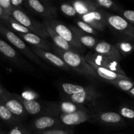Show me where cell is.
Here are the masks:
<instances>
[{
    "instance_id": "obj_41",
    "label": "cell",
    "mask_w": 134,
    "mask_h": 134,
    "mask_svg": "<svg viewBox=\"0 0 134 134\" xmlns=\"http://www.w3.org/2000/svg\"><path fill=\"white\" fill-rule=\"evenodd\" d=\"M0 134H5L3 133V132H0Z\"/></svg>"
},
{
    "instance_id": "obj_3",
    "label": "cell",
    "mask_w": 134,
    "mask_h": 134,
    "mask_svg": "<svg viewBox=\"0 0 134 134\" xmlns=\"http://www.w3.org/2000/svg\"><path fill=\"white\" fill-rule=\"evenodd\" d=\"M10 16L14 18L15 20L19 22L24 26L27 27L31 32L47 39L48 37V35L43 23H40L35 20L31 16L26 14L20 8H14L12 9Z\"/></svg>"
},
{
    "instance_id": "obj_23",
    "label": "cell",
    "mask_w": 134,
    "mask_h": 134,
    "mask_svg": "<svg viewBox=\"0 0 134 134\" xmlns=\"http://www.w3.org/2000/svg\"><path fill=\"white\" fill-rule=\"evenodd\" d=\"M17 96L23 104L27 114L36 115L43 112V105L37 102V100H26L18 94H17Z\"/></svg>"
},
{
    "instance_id": "obj_7",
    "label": "cell",
    "mask_w": 134,
    "mask_h": 134,
    "mask_svg": "<svg viewBox=\"0 0 134 134\" xmlns=\"http://www.w3.org/2000/svg\"><path fill=\"white\" fill-rule=\"evenodd\" d=\"M85 60L88 63H92L95 65L103 67L112 71L122 75L127 76L126 73L122 68L120 61L111 58L107 57L97 53H89L85 56Z\"/></svg>"
},
{
    "instance_id": "obj_27",
    "label": "cell",
    "mask_w": 134,
    "mask_h": 134,
    "mask_svg": "<svg viewBox=\"0 0 134 134\" xmlns=\"http://www.w3.org/2000/svg\"><path fill=\"white\" fill-rule=\"evenodd\" d=\"M61 86L63 91L69 96L84 91V90H86L88 87V86H82V85H75V84L69 83V82L62 83Z\"/></svg>"
},
{
    "instance_id": "obj_35",
    "label": "cell",
    "mask_w": 134,
    "mask_h": 134,
    "mask_svg": "<svg viewBox=\"0 0 134 134\" xmlns=\"http://www.w3.org/2000/svg\"><path fill=\"white\" fill-rule=\"evenodd\" d=\"M121 16L125 18L131 24L134 26V10H120Z\"/></svg>"
},
{
    "instance_id": "obj_9",
    "label": "cell",
    "mask_w": 134,
    "mask_h": 134,
    "mask_svg": "<svg viewBox=\"0 0 134 134\" xmlns=\"http://www.w3.org/2000/svg\"><path fill=\"white\" fill-rule=\"evenodd\" d=\"M0 56L16 66L26 70H31L32 67L21 57L16 50L0 38Z\"/></svg>"
},
{
    "instance_id": "obj_28",
    "label": "cell",
    "mask_w": 134,
    "mask_h": 134,
    "mask_svg": "<svg viewBox=\"0 0 134 134\" xmlns=\"http://www.w3.org/2000/svg\"><path fill=\"white\" fill-rule=\"evenodd\" d=\"M3 25H5V26H7L8 28L10 29L14 32H16L17 34H27V33L31 32L27 27L20 24L11 16L9 17V19L8 20L7 22Z\"/></svg>"
},
{
    "instance_id": "obj_14",
    "label": "cell",
    "mask_w": 134,
    "mask_h": 134,
    "mask_svg": "<svg viewBox=\"0 0 134 134\" xmlns=\"http://www.w3.org/2000/svg\"><path fill=\"white\" fill-rule=\"evenodd\" d=\"M81 20L86 22L98 31H103L107 26L105 12L101 10H94L79 16Z\"/></svg>"
},
{
    "instance_id": "obj_5",
    "label": "cell",
    "mask_w": 134,
    "mask_h": 134,
    "mask_svg": "<svg viewBox=\"0 0 134 134\" xmlns=\"http://www.w3.org/2000/svg\"><path fill=\"white\" fill-rule=\"evenodd\" d=\"M85 110L88 111L84 105L77 104L71 101H63L60 102H48L43 106V112L47 115L56 116L63 114H69L76 111Z\"/></svg>"
},
{
    "instance_id": "obj_38",
    "label": "cell",
    "mask_w": 134,
    "mask_h": 134,
    "mask_svg": "<svg viewBox=\"0 0 134 134\" xmlns=\"http://www.w3.org/2000/svg\"><path fill=\"white\" fill-rule=\"evenodd\" d=\"M9 17L10 16L5 11L2 7L0 5V22L2 23L3 24H5L9 19Z\"/></svg>"
},
{
    "instance_id": "obj_4",
    "label": "cell",
    "mask_w": 134,
    "mask_h": 134,
    "mask_svg": "<svg viewBox=\"0 0 134 134\" xmlns=\"http://www.w3.org/2000/svg\"><path fill=\"white\" fill-rule=\"evenodd\" d=\"M43 24L47 25L52 29L57 34L70 43L80 52L84 51V47L77 39L75 34L66 25L56 18H44Z\"/></svg>"
},
{
    "instance_id": "obj_12",
    "label": "cell",
    "mask_w": 134,
    "mask_h": 134,
    "mask_svg": "<svg viewBox=\"0 0 134 134\" xmlns=\"http://www.w3.org/2000/svg\"><path fill=\"white\" fill-rule=\"evenodd\" d=\"M63 124L59 118L51 115H43L37 118L31 124L33 129L37 132L51 129H62Z\"/></svg>"
},
{
    "instance_id": "obj_20",
    "label": "cell",
    "mask_w": 134,
    "mask_h": 134,
    "mask_svg": "<svg viewBox=\"0 0 134 134\" xmlns=\"http://www.w3.org/2000/svg\"><path fill=\"white\" fill-rule=\"evenodd\" d=\"M44 26L46 29V31L48 33V36H49L52 39V41H53L54 43V45H56V47L61 48V49L65 50V51H73V52H79V53H81L78 50L76 49V48H75L74 47H73L70 43H68V42L67 41H65L64 38H62L61 36H60L58 34H56L51 27L47 26V25H44Z\"/></svg>"
},
{
    "instance_id": "obj_25",
    "label": "cell",
    "mask_w": 134,
    "mask_h": 134,
    "mask_svg": "<svg viewBox=\"0 0 134 134\" xmlns=\"http://www.w3.org/2000/svg\"><path fill=\"white\" fill-rule=\"evenodd\" d=\"M116 49L123 56H127L134 51V42L133 39H128L120 40L115 44Z\"/></svg>"
},
{
    "instance_id": "obj_36",
    "label": "cell",
    "mask_w": 134,
    "mask_h": 134,
    "mask_svg": "<svg viewBox=\"0 0 134 134\" xmlns=\"http://www.w3.org/2000/svg\"><path fill=\"white\" fill-rule=\"evenodd\" d=\"M38 134H71L70 132L63 129H51L37 132Z\"/></svg>"
},
{
    "instance_id": "obj_10",
    "label": "cell",
    "mask_w": 134,
    "mask_h": 134,
    "mask_svg": "<svg viewBox=\"0 0 134 134\" xmlns=\"http://www.w3.org/2000/svg\"><path fill=\"white\" fill-rule=\"evenodd\" d=\"M24 3L30 10L44 18H55L57 16L56 8L43 0H26Z\"/></svg>"
},
{
    "instance_id": "obj_29",
    "label": "cell",
    "mask_w": 134,
    "mask_h": 134,
    "mask_svg": "<svg viewBox=\"0 0 134 134\" xmlns=\"http://www.w3.org/2000/svg\"><path fill=\"white\" fill-rule=\"evenodd\" d=\"M90 1L99 8L110 9V10L119 12L122 10L121 8L114 0H90Z\"/></svg>"
},
{
    "instance_id": "obj_40",
    "label": "cell",
    "mask_w": 134,
    "mask_h": 134,
    "mask_svg": "<svg viewBox=\"0 0 134 134\" xmlns=\"http://www.w3.org/2000/svg\"><path fill=\"white\" fill-rule=\"evenodd\" d=\"M128 93L130 94V95L132 96V97H133V98H134V87L132 89V90H130V91L128 92Z\"/></svg>"
},
{
    "instance_id": "obj_30",
    "label": "cell",
    "mask_w": 134,
    "mask_h": 134,
    "mask_svg": "<svg viewBox=\"0 0 134 134\" xmlns=\"http://www.w3.org/2000/svg\"><path fill=\"white\" fill-rule=\"evenodd\" d=\"M76 24L80 30H81L86 34H88L90 35H96L97 33H98V30H96L95 28L92 27L90 25H89L88 24L81 20H76Z\"/></svg>"
},
{
    "instance_id": "obj_31",
    "label": "cell",
    "mask_w": 134,
    "mask_h": 134,
    "mask_svg": "<svg viewBox=\"0 0 134 134\" xmlns=\"http://www.w3.org/2000/svg\"><path fill=\"white\" fill-rule=\"evenodd\" d=\"M118 113L124 119L134 120V108L126 105H122L119 107Z\"/></svg>"
},
{
    "instance_id": "obj_16",
    "label": "cell",
    "mask_w": 134,
    "mask_h": 134,
    "mask_svg": "<svg viewBox=\"0 0 134 134\" xmlns=\"http://www.w3.org/2000/svg\"><path fill=\"white\" fill-rule=\"evenodd\" d=\"M94 118L99 122L108 126H119L125 124L124 118L119 113L102 111L94 115Z\"/></svg>"
},
{
    "instance_id": "obj_18",
    "label": "cell",
    "mask_w": 134,
    "mask_h": 134,
    "mask_svg": "<svg viewBox=\"0 0 134 134\" xmlns=\"http://www.w3.org/2000/svg\"><path fill=\"white\" fill-rule=\"evenodd\" d=\"M93 49L96 53L111 58L119 61H120L121 60V54L116 49V47L108 42L103 41L98 42Z\"/></svg>"
},
{
    "instance_id": "obj_42",
    "label": "cell",
    "mask_w": 134,
    "mask_h": 134,
    "mask_svg": "<svg viewBox=\"0 0 134 134\" xmlns=\"http://www.w3.org/2000/svg\"><path fill=\"white\" fill-rule=\"evenodd\" d=\"M43 1H47V0H43Z\"/></svg>"
},
{
    "instance_id": "obj_22",
    "label": "cell",
    "mask_w": 134,
    "mask_h": 134,
    "mask_svg": "<svg viewBox=\"0 0 134 134\" xmlns=\"http://www.w3.org/2000/svg\"><path fill=\"white\" fill-rule=\"evenodd\" d=\"M71 4L75 9L79 16L101 9L90 0H73Z\"/></svg>"
},
{
    "instance_id": "obj_39",
    "label": "cell",
    "mask_w": 134,
    "mask_h": 134,
    "mask_svg": "<svg viewBox=\"0 0 134 134\" xmlns=\"http://www.w3.org/2000/svg\"><path fill=\"white\" fill-rule=\"evenodd\" d=\"M26 0H11L12 7L14 8H20V6Z\"/></svg>"
},
{
    "instance_id": "obj_15",
    "label": "cell",
    "mask_w": 134,
    "mask_h": 134,
    "mask_svg": "<svg viewBox=\"0 0 134 134\" xmlns=\"http://www.w3.org/2000/svg\"><path fill=\"white\" fill-rule=\"evenodd\" d=\"M31 48L41 59H43L44 61L48 62L54 66L65 71L71 70V68L56 54H54L50 51H44L41 48H36V47H31Z\"/></svg>"
},
{
    "instance_id": "obj_8",
    "label": "cell",
    "mask_w": 134,
    "mask_h": 134,
    "mask_svg": "<svg viewBox=\"0 0 134 134\" xmlns=\"http://www.w3.org/2000/svg\"><path fill=\"white\" fill-rule=\"evenodd\" d=\"M0 102L3 103L7 108L18 119L27 117V113L16 94H12L3 90L0 96Z\"/></svg>"
},
{
    "instance_id": "obj_1",
    "label": "cell",
    "mask_w": 134,
    "mask_h": 134,
    "mask_svg": "<svg viewBox=\"0 0 134 134\" xmlns=\"http://www.w3.org/2000/svg\"><path fill=\"white\" fill-rule=\"evenodd\" d=\"M52 48L55 54L58 55L71 69H73L79 74L82 75L92 81L100 79L94 69L86 62L85 57L82 56L81 53L70 51H65L58 48L56 45L52 47Z\"/></svg>"
},
{
    "instance_id": "obj_17",
    "label": "cell",
    "mask_w": 134,
    "mask_h": 134,
    "mask_svg": "<svg viewBox=\"0 0 134 134\" xmlns=\"http://www.w3.org/2000/svg\"><path fill=\"white\" fill-rule=\"evenodd\" d=\"M17 35L26 43L30 44L31 47L41 48L44 51H49L51 50V44L47 39L33 32L27 34H17Z\"/></svg>"
},
{
    "instance_id": "obj_37",
    "label": "cell",
    "mask_w": 134,
    "mask_h": 134,
    "mask_svg": "<svg viewBox=\"0 0 134 134\" xmlns=\"http://www.w3.org/2000/svg\"><path fill=\"white\" fill-rule=\"evenodd\" d=\"M0 5L2 7L5 11L10 16L13 7L11 5V0H0Z\"/></svg>"
},
{
    "instance_id": "obj_33",
    "label": "cell",
    "mask_w": 134,
    "mask_h": 134,
    "mask_svg": "<svg viewBox=\"0 0 134 134\" xmlns=\"http://www.w3.org/2000/svg\"><path fill=\"white\" fill-rule=\"evenodd\" d=\"M20 96L26 100H37L40 98L37 92L30 88L25 89Z\"/></svg>"
},
{
    "instance_id": "obj_19",
    "label": "cell",
    "mask_w": 134,
    "mask_h": 134,
    "mask_svg": "<svg viewBox=\"0 0 134 134\" xmlns=\"http://www.w3.org/2000/svg\"><path fill=\"white\" fill-rule=\"evenodd\" d=\"M88 64L94 69V70L97 73V75L99 77V79L103 80V81H105L107 82L111 81H114V80L120 79L129 78L128 76L119 74V73H115V72L109 70L107 68L98 66V65H95V64H92V63H88Z\"/></svg>"
},
{
    "instance_id": "obj_26",
    "label": "cell",
    "mask_w": 134,
    "mask_h": 134,
    "mask_svg": "<svg viewBox=\"0 0 134 134\" xmlns=\"http://www.w3.org/2000/svg\"><path fill=\"white\" fill-rule=\"evenodd\" d=\"M107 82L114 85L120 90L126 92L130 91L134 87V82L130 77L127 79H120L114 80V81H111Z\"/></svg>"
},
{
    "instance_id": "obj_21",
    "label": "cell",
    "mask_w": 134,
    "mask_h": 134,
    "mask_svg": "<svg viewBox=\"0 0 134 134\" xmlns=\"http://www.w3.org/2000/svg\"><path fill=\"white\" fill-rule=\"evenodd\" d=\"M69 27L75 34L79 43L84 47L89 48H94L96 44L98 43V41L94 36L84 32L79 27H75V26H70Z\"/></svg>"
},
{
    "instance_id": "obj_2",
    "label": "cell",
    "mask_w": 134,
    "mask_h": 134,
    "mask_svg": "<svg viewBox=\"0 0 134 134\" xmlns=\"http://www.w3.org/2000/svg\"><path fill=\"white\" fill-rule=\"evenodd\" d=\"M0 35L7 39L12 45L14 46L21 54L37 65L45 68V65L41 60V58L29 47L26 42L21 39L15 32L10 30L7 26L0 22Z\"/></svg>"
},
{
    "instance_id": "obj_13",
    "label": "cell",
    "mask_w": 134,
    "mask_h": 134,
    "mask_svg": "<svg viewBox=\"0 0 134 134\" xmlns=\"http://www.w3.org/2000/svg\"><path fill=\"white\" fill-rule=\"evenodd\" d=\"M59 119L64 126H72L90 121L92 115L89 111L81 110L69 114H63L59 116Z\"/></svg>"
},
{
    "instance_id": "obj_24",
    "label": "cell",
    "mask_w": 134,
    "mask_h": 134,
    "mask_svg": "<svg viewBox=\"0 0 134 134\" xmlns=\"http://www.w3.org/2000/svg\"><path fill=\"white\" fill-rule=\"evenodd\" d=\"M0 119L7 124H13V125H16L20 123V119L14 116L1 102H0Z\"/></svg>"
},
{
    "instance_id": "obj_32",
    "label": "cell",
    "mask_w": 134,
    "mask_h": 134,
    "mask_svg": "<svg viewBox=\"0 0 134 134\" xmlns=\"http://www.w3.org/2000/svg\"><path fill=\"white\" fill-rule=\"evenodd\" d=\"M61 11L68 16L73 17L77 15V11L71 3H63L60 5Z\"/></svg>"
},
{
    "instance_id": "obj_6",
    "label": "cell",
    "mask_w": 134,
    "mask_h": 134,
    "mask_svg": "<svg viewBox=\"0 0 134 134\" xmlns=\"http://www.w3.org/2000/svg\"><path fill=\"white\" fill-rule=\"evenodd\" d=\"M107 26L113 30L120 33L128 38L134 40V26L122 16L113 14L105 12Z\"/></svg>"
},
{
    "instance_id": "obj_34",
    "label": "cell",
    "mask_w": 134,
    "mask_h": 134,
    "mask_svg": "<svg viewBox=\"0 0 134 134\" xmlns=\"http://www.w3.org/2000/svg\"><path fill=\"white\" fill-rule=\"evenodd\" d=\"M7 134H32L31 132L25 126L24 124H18L14 125L13 128L10 129L9 133Z\"/></svg>"
},
{
    "instance_id": "obj_11",
    "label": "cell",
    "mask_w": 134,
    "mask_h": 134,
    "mask_svg": "<svg viewBox=\"0 0 134 134\" xmlns=\"http://www.w3.org/2000/svg\"><path fill=\"white\" fill-rule=\"evenodd\" d=\"M101 94L93 86H88V88L77 94L69 96V100L77 104L94 105L100 98Z\"/></svg>"
}]
</instances>
